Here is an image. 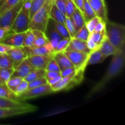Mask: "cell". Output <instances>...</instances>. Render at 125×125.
I'll list each match as a JSON object with an SVG mask.
<instances>
[{
	"label": "cell",
	"instance_id": "33",
	"mask_svg": "<svg viewBox=\"0 0 125 125\" xmlns=\"http://www.w3.org/2000/svg\"><path fill=\"white\" fill-rule=\"evenodd\" d=\"M35 40V37L31 29H28L26 31V36L24 37V41H23L22 47H28L32 48L34 46V42Z\"/></svg>",
	"mask_w": 125,
	"mask_h": 125
},
{
	"label": "cell",
	"instance_id": "36",
	"mask_svg": "<svg viewBox=\"0 0 125 125\" xmlns=\"http://www.w3.org/2000/svg\"><path fill=\"white\" fill-rule=\"evenodd\" d=\"M70 40L71 39H69V38H63L58 43L56 48L54 49V53L59 52H63L68 47Z\"/></svg>",
	"mask_w": 125,
	"mask_h": 125
},
{
	"label": "cell",
	"instance_id": "11",
	"mask_svg": "<svg viewBox=\"0 0 125 125\" xmlns=\"http://www.w3.org/2000/svg\"><path fill=\"white\" fill-rule=\"evenodd\" d=\"M26 34V32L20 33L11 32L4 37L0 41V43H3L13 47H22Z\"/></svg>",
	"mask_w": 125,
	"mask_h": 125
},
{
	"label": "cell",
	"instance_id": "1",
	"mask_svg": "<svg viewBox=\"0 0 125 125\" xmlns=\"http://www.w3.org/2000/svg\"><path fill=\"white\" fill-rule=\"evenodd\" d=\"M125 62V50L118 51L113 55L112 61L107 69V72L104 75L102 79L92 88L88 96L90 97L94 94L102 90L106 84L109 82L111 79L117 76L122 73L124 68Z\"/></svg>",
	"mask_w": 125,
	"mask_h": 125
},
{
	"label": "cell",
	"instance_id": "17",
	"mask_svg": "<svg viewBox=\"0 0 125 125\" xmlns=\"http://www.w3.org/2000/svg\"><path fill=\"white\" fill-rule=\"evenodd\" d=\"M53 58L59 67L61 72L67 68L74 67L73 63L63 52H56L53 54Z\"/></svg>",
	"mask_w": 125,
	"mask_h": 125
},
{
	"label": "cell",
	"instance_id": "6",
	"mask_svg": "<svg viewBox=\"0 0 125 125\" xmlns=\"http://www.w3.org/2000/svg\"><path fill=\"white\" fill-rule=\"evenodd\" d=\"M29 13L21 8L11 26V31L16 33L26 32L29 29Z\"/></svg>",
	"mask_w": 125,
	"mask_h": 125
},
{
	"label": "cell",
	"instance_id": "49",
	"mask_svg": "<svg viewBox=\"0 0 125 125\" xmlns=\"http://www.w3.org/2000/svg\"><path fill=\"white\" fill-rule=\"evenodd\" d=\"M11 32H12L11 31L6 30L4 28H1V27H0V41H1V40H2V39H3L4 37H5L7 34H10V33Z\"/></svg>",
	"mask_w": 125,
	"mask_h": 125
},
{
	"label": "cell",
	"instance_id": "34",
	"mask_svg": "<svg viewBox=\"0 0 125 125\" xmlns=\"http://www.w3.org/2000/svg\"><path fill=\"white\" fill-rule=\"evenodd\" d=\"M89 34H90V32H89L88 29H87L85 24L81 29H79L76 32L74 37L76 38V39L86 42L88 38H89Z\"/></svg>",
	"mask_w": 125,
	"mask_h": 125
},
{
	"label": "cell",
	"instance_id": "14",
	"mask_svg": "<svg viewBox=\"0 0 125 125\" xmlns=\"http://www.w3.org/2000/svg\"><path fill=\"white\" fill-rule=\"evenodd\" d=\"M45 33L54 49L56 48L58 43L63 39L62 35L57 32L53 25L51 24V22L50 21V20Z\"/></svg>",
	"mask_w": 125,
	"mask_h": 125
},
{
	"label": "cell",
	"instance_id": "8",
	"mask_svg": "<svg viewBox=\"0 0 125 125\" xmlns=\"http://www.w3.org/2000/svg\"><path fill=\"white\" fill-rule=\"evenodd\" d=\"M51 93H52V91L51 90V85L47 83L40 86L28 89L25 92L18 96V100L20 101H25L29 99L35 98L39 96L48 95Z\"/></svg>",
	"mask_w": 125,
	"mask_h": 125
},
{
	"label": "cell",
	"instance_id": "13",
	"mask_svg": "<svg viewBox=\"0 0 125 125\" xmlns=\"http://www.w3.org/2000/svg\"><path fill=\"white\" fill-rule=\"evenodd\" d=\"M53 57V55H34L27 57V59L35 68L46 70L48 63Z\"/></svg>",
	"mask_w": 125,
	"mask_h": 125
},
{
	"label": "cell",
	"instance_id": "22",
	"mask_svg": "<svg viewBox=\"0 0 125 125\" xmlns=\"http://www.w3.org/2000/svg\"><path fill=\"white\" fill-rule=\"evenodd\" d=\"M29 104L24 102V101L12 100L10 99L0 97V108L11 107H18V106H27Z\"/></svg>",
	"mask_w": 125,
	"mask_h": 125
},
{
	"label": "cell",
	"instance_id": "10",
	"mask_svg": "<svg viewBox=\"0 0 125 125\" xmlns=\"http://www.w3.org/2000/svg\"><path fill=\"white\" fill-rule=\"evenodd\" d=\"M96 16L100 17L104 22L109 21L107 17V9L105 1L103 0H87Z\"/></svg>",
	"mask_w": 125,
	"mask_h": 125
},
{
	"label": "cell",
	"instance_id": "44",
	"mask_svg": "<svg viewBox=\"0 0 125 125\" xmlns=\"http://www.w3.org/2000/svg\"><path fill=\"white\" fill-rule=\"evenodd\" d=\"M87 43V46L88 48L90 50V51H95V50H99L100 48L101 45H98L96 43H95V42L93 41L90 37L88 38L87 40L86 41Z\"/></svg>",
	"mask_w": 125,
	"mask_h": 125
},
{
	"label": "cell",
	"instance_id": "2",
	"mask_svg": "<svg viewBox=\"0 0 125 125\" xmlns=\"http://www.w3.org/2000/svg\"><path fill=\"white\" fill-rule=\"evenodd\" d=\"M106 34L109 41L118 50H125V27L123 24L108 21L106 23Z\"/></svg>",
	"mask_w": 125,
	"mask_h": 125
},
{
	"label": "cell",
	"instance_id": "50",
	"mask_svg": "<svg viewBox=\"0 0 125 125\" xmlns=\"http://www.w3.org/2000/svg\"><path fill=\"white\" fill-rule=\"evenodd\" d=\"M61 78H62V76H59L56 77V78H52V79H50V80H48V83L50 85H54V84H56V83H57Z\"/></svg>",
	"mask_w": 125,
	"mask_h": 125
},
{
	"label": "cell",
	"instance_id": "21",
	"mask_svg": "<svg viewBox=\"0 0 125 125\" xmlns=\"http://www.w3.org/2000/svg\"><path fill=\"white\" fill-rule=\"evenodd\" d=\"M50 17L51 19L65 25L66 16L59 9L57 6L52 2L50 12Z\"/></svg>",
	"mask_w": 125,
	"mask_h": 125
},
{
	"label": "cell",
	"instance_id": "16",
	"mask_svg": "<svg viewBox=\"0 0 125 125\" xmlns=\"http://www.w3.org/2000/svg\"><path fill=\"white\" fill-rule=\"evenodd\" d=\"M6 53L13 60L15 66L18 65L28 57L23 47H13L7 51Z\"/></svg>",
	"mask_w": 125,
	"mask_h": 125
},
{
	"label": "cell",
	"instance_id": "4",
	"mask_svg": "<svg viewBox=\"0 0 125 125\" xmlns=\"http://www.w3.org/2000/svg\"><path fill=\"white\" fill-rule=\"evenodd\" d=\"M63 52L68 57L76 70L85 71L87 67V63L89 54L76 51H63Z\"/></svg>",
	"mask_w": 125,
	"mask_h": 125
},
{
	"label": "cell",
	"instance_id": "53",
	"mask_svg": "<svg viewBox=\"0 0 125 125\" xmlns=\"http://www.w3.org/2000/svg\"><path fill=\"white\" fill-rule=\"evenodd\" d=\"M103 1H104V0H103Z\"/></svg>",
	"mask_w": 125,
	"mask_h": 125
},
{
	"label": "cell",
	"instance_id": "37",
	"mask_svg": "<svg viewBox=\"0 0 125 125\" xmlns=\"http://www.w3.org/2000/svg\"><path fill=\"white\" fill-rule=\"evenodd\" d=\"M102 20L98 17H95L94 18L91 19L90 20H89V21L86 22L85 23V26H86L87 29H88L89 32L90 33L92 32L95 30V28L96 27V26L97 25L98 23L101 21Z\"/></svg>",
	"mask_w": 125,
	"mask_h": 125
},
{
	"label": "cell",
	"instance_id": "43",
	"mask_svg": "<svg viewBox=\"0 0 125 125\" xmlns=\"http://www.w3.org/2000/svg\"><path fill=\"white\" fill-rule=\"evenodd\" d=\"M52 2L57 6V8L65 15L67 0H52Z\"/></svg>",
	"mask_w": 125,
	"mask_h": 125
},
{
	"label": "cell",
	"instance_id": "30",
	"mask_svg": "<svg viewBox=\"0 0 125 125\" xmlns=\"http://www.w3.org/2000/svg\"><path fill=\"white\" fill-rule=\"evenodd\" d=\"M89 37H90L95 43L101 45L104 40L107 37L106 34V29L101 32H92L90 33Z\"/></svg>",
	"mask_w": 125,
	"mask_h": 125
},
{
	"label": "cell",
	"instance_id": "48",
	"mask_svg": "<svg viewBox=\"0 0 125 125\" xmlns=\"http://www.w3.org/2000/svg\"><path fill=\"white\" fill-rule=\"evenodd\" d=\"M13 48V46H10V45H6V44L3 43H0V54L5 53L9 50Z\"/></svg>",
	"mask_w": 125,
	"mask_h": 125
},
{
	"label": "cell",
	"instance_id": "52",
	"mask_svg": "<svg viewBox=\"0 0 125 125\" xmlns=\"http://www.w3.org/2000/svg\"><path fill=\"white\" fill-rule=\"evenodd\" d=\"M21 1H25V0H21Z\"/></svg>",
	"mask_w": 125,
	"mask_h": 125
},
{
	"label": "cell",
	"instance_id": "24",
	"mask_svg": "<svg viewBox=\"0 0 125 125\" xmlns=\"http://www.w3.org/2000/svg\"><path fill=\"white\" fill-rule=\"evenodd\" d=\"M83 15L85 19V23L89 21L94 17H96V15L87 0H83Z\"/></svg>",
	"mask_w": 125,
	"mask_h": 125
},
{
	"label": "cell",
	"instance_id": "9",
	"mask_svg": "<svg viewBox=\"0 0 125 125\" xmlns=\"http://www.w3.org/2000/svg\"><path fill=\"white\" fill-rule=\"evenodd\" d=\"M35 68V67L29 62V61L27 59H25L13 67V72L10 78L18 77L24 79Z\"/></svg>",
	"mask_w": 125,
	"mask_h": 125
},
{
	"label": "cell",
	"instance_id": "20",
	"mask_svg": "<svg viewBox=\"0 0 125 125\" xmlns=\"http://www.w3.org/2000/svg\"><path fill=\"white\" fill-rule=\"evenodd\" d=\"M32 31L34 37H35L34 46L32 48L43 46V45H45L50 43V41H49L48 39L46 37L45 32H43L40 31L36 30V29L32 30Z\"/></svg>",
	"mask_w": 125,
	"mask_h": 125
},
{
	"label": "cell",
	"instance_id": "7",
	"mask_svg": "<svg viewBox=\"0 0 125 125\" xmlns=\"http://www.w3.org/2000/svg\"><path fill=\"white\" fill-rule=\"evenodd\" d=\"M37 109L38 107L37 106L30 104L27 106L0 108V118L31 113Z\"/></svg>",
	"mask_w": 125,
	"mask_h": 125
},
{
	"label": "cell",
	"instance_id": "3",
	"mask_svg": "<svg viewBox=\"0 0 125 125\" xmlns=\"http://www.w3.org/2000/svg\"><path fill=\"white\" fill-rule=\"evenodd\" d=\"M52 3V0H46L44 4L40 7V9L37 11L31 19L29 29H36L45 32L50 18V12Z\"/></svg>",
	"mask_w": 125,
	"mask_h": 125
},
{
	"label": "cell",
	"instance_id": "27",
	"mask_svg": "<svg viewBox=\"0 0 125 125\" xmlns=\"http://www.w3.org/2000/svg\"><path fill=\"white\" fill-rule=\"evenodd\" d=\"M21 0H0V15L12 9Z\"/></svg>",
	"mask_w": 125,
	"mask_h": 125
},
{
	"label": "cell",
	"instance_id": "47",
	"mask_svg": "<svg viewBox=\"0 0 125 125\" xmlns=\"http://www.w3.org/2000/svg\"><path fill=\"white\" fill-rule=\"evenodd\" d=\"M105 29H106V23L104 22L103 20H101L98 23L97 25L96 26L94 31L101 32L103 31V30H104Z\"/></svg>",
	"mask_w": 125,
	"mask_h": 125
},
{
	"label": "cell",
	"instance_id": "29",
	"mask_svg": "<svg viewBox=\"0 0 125 125\" xmlns=\"http://www.w3.org/2000/svg\"><path fill=\"white\" fill-rule=\"evenodd\" d=\"M50 21L51 22V24L53 25V26L54 27L55 29L57 31V32L62 35V37L71 39L69 33H68V31H67L65 26L61 24V23H59V22L56 21V20H54L51 19V18H50Z\"/></svg>",
	"mask_w": 125,
	"mask_h": 125
},
{
	"label": "cell",
	"instance_id": "38",
	"mask_svg": "<svg viewBox=\"0 0 125 125\" xmlns=\"http://www.w3.org/2000/svg\"><path fill=\"white\" fill-rule=\"evenodd\" d=\"M28 89V83L23 79L21 81V83L17 86L16 89L14 91V94H15L16 96L18 97L20 96L21 94L25 92Z\"/></svg>",
	"mask_w": 125,
	"mask_h": 125
},
{
	"label": "cell",
	"instance_id": "23",
	"mask_svg": "<svg viewBox=\"0 0 125 125\" xmlns=\"http://www.w3.org/2000/svg\"><path fill=\"white\" fill-rule=\"evenodd\" d=\"M106 57L103 55L100 50H96L90 52L89 57L87 60V66L89 65L96 64V63H102L105 60Z\"/></svg>",
	"mask_w": 125,
	"mask_h": 125
},
{
	"label": "cell",
	"instance_id": "5",
	"mask_svg": "<svg viewBox=\"0 0 125 125\" xmlns=\"http://www.w3.org/2000/svg\"><path fill=\"white\" fill-rule=\"evenodd\" d=\"M23 4V1L21 0L16 6L0 15V27L1 28H4L6 30L11 31V26L21 9Z\"/></svg>",
	"mask_w": 125,
	"mask_h": 125
},
{
	"label": "cell",
	"instance_id": "31",
	"mask_svg": "<svg viewBox=\"0 0 125 125\" xmlns=\"http://www.w3.org/2000/svg\"><path fill=\"white\" fill-rule=\"evenodd\" d=\"M46 0H31V6L29 9V20L32 18L34 14L44 4Z\"/></svg>",
	"mask_w": 125,
	"mask_h": 125
},
{
	"label": "cell",
	"instance_id": "28",
	"mask_svg": "<svg viewBox=\"0 0 125 125\" xmlns=\"http://www.w3.org/2000/svg\"><path fill=\"white\" fill-rule=\"evenodd\" d=\"M0 97L12 100H19L15 94L11 91L6 84H0Z\"/></svg>",
	"mask_w": 125,
	"mask_h": 125
},
{
	"label": "cell",
	"instance_id": "12",
	"mask_svg": "<svg viewBox=\"0 0 125 125\" xmlns=\"http://www.w3.org/2000/svg\"><path fill=\"white\" fill-rule=\"evenodd\" d=\"M23 48L28 57L34 55H53L54 54V49L50 43L39 47H24Z\"/></svg>",
	"mask_w": 125,
	"mask_h": 125
},
{
	"label": "cell",
	"instance_id": "39",
	"mask_svg": "<svg viewBox=\"0 0 125 125\" xmlns=\"http://www.w3.org/2000/svg\"><path fill=\"white\" fill-rule=\"evenodd\" d=\"M47 83V79H46L45 76L42 77V78H38V79H35V80H33L28 83V89L40 86V85H44V84H46Z\"/></svg>",
	"mask_w": 125,
	"mask_h": 125
},
{
	"label": "cell",
	"instance_id": "45",
	"mask_svg": "<svg viewBox=\"0 0 125 125\" xmlns=\"http://www.w3.org/2000/svg\"><path fill=\"white\" fill-rule=\"evenodd\" d=\"M76 72V68L74 67H70L64 69L61 72V76L62 77H67L72 75Z\"/></svg>",
	"mask_w": 125,
	"mask_h": 125
},
{
	"label": "cell",
	"instance_id": "32",
	"mask_svg": "<svg viewBox=\"0 0 125 125\" xmlns=\"http://www.w3.org/2000/svg\"><path fill=\"white\" fill-rule=\"evenodd\" d=\"M13 72V68H0V84H6L10 78Z\"/></svg>",
	"mask_w": 125,
	"mask_h": 125
},
{
	"label": "cell",
	"instance_id": "51",
	"mask_svg": "<svg viewBox=\"0 0 125 125\" xmlns=\"http://www.w3.org/2000/svg\"><path fill=\"white\" fill-rule=\"evenodd\" d=\"M75 4L83 13V0H75Z\"/></svg>",
	"mask_w": 125,
	"mask_h": 125
},
{
	"label": "cell",
	"instance_id": "25",
	"mask_svg": "<svg viewBox=\"0 0 125 125\" xmlns=\"http://www.w3.org/2000/svg\"><path fill=\"white\" fill-rule=\"evenodd\" d=\"M46 70L43 68H35L27 76L24 78V80L28 83L32 81L33 80L38 79V78H42L45 76Z\"/></svg>",
	"mask_w": 125,
	"mask_h": 125
},
{
	"label": "cell",
	"instance_id": "42",
	"mask_svg": "<svg viewBox=\"0 0 125 125\" xmlns=\"http://www.w3.org/2000/svg\"><path fill=\"white\" fill-rule=\"evenodd\" d=\"M46 72H61V70H60L59 67L57 65V62H56L54 59L52 57L49 63H48L47 67L46 68Z\"/></svg>",
	"mask_w": 125,
	"mask_h": 125
},
{
	"label": "cell",
	"instance_id": "18",
	"mask_svg": "<svg viewBox=\"0 0 125 125\" xmlns=\"http://www.w3.org/2000/svg\"><path fill=\"white\" fill-rule=\"evenodd\" d=\"M70 18L74 24L76 32L85 24V21L83 13L78 7L75 9Z\"/></svg>",
	"mask_w": 125,
	"mask_h": 125
},
{
	"label": "cell",
	"instance_id": "40",
	"mask_svg": "<svg viewBox=\"0 0 125 125\" xmlns=\"http://www.w3.org/2000/svg\"><path fill=\"white\" fill-rule=\"evenodd\" d=\"M65 26L66 28H67V31H68V33H69L71 39L74 37L76 33L75 29H74V24H73V22H72V20H71L70 18L66 17Z\"/></svg>",
	"mask_w": 125,
	"mask_h": 125
},
{
	"label": "cell",
	"instance_id": "46",
	"mask_svg": "<svg viewBox=\"0 0 125 125\" xmlns=\"http://www.w3.org/2000/svg\"><path fill=\"white\" fill-rule=\"evenodd\" d=\"M61 76V72H46L45 74V77L47 79V81L48 80L52 79V78H56V77Z\"/></svg>",
	"mask_w": 125,
	"mask_h": 125
},
{
	"label": "cell",
	"instance_id": "19",
	"mask_svg": "<svg viewBox=\"0 0 125 125\" xmlns=\"http://www.w3.org/2000/svg\"><path fill=\"white\" fill-rule=\"evenodd\" d=\"M100 51H101V53L103 54L104 56L106 58H107L108 56H111V55H114V54H115L116 52H118V51H120V50H118V49L116 48L109 41L108 39H107V37L104 40V41L101 44V46L100 48Z\"/></svg>",
	"mask_w": 125,
	"mask_h": 125
},
{
	"label": "cell",
	"instance_id": "26",
	"mask_svg": "<svg viewBox=\"0 0 125 125\" xmlns=\"http://www.w3.org/2000/svg\"><path fill=\"white\" fill-rule=\"evenodd\" d=\"M14 67V62L6 52L0 54V68H10Z\"/></svg>",
	"mask_w": 125,
	"mask_h": 125
},
{
	"label": "cell",
	"instance_id": "41",
	"mask_svg": "<svg viewBox=\"0 0 125 125\" xmlns=\"http://www.w3.org/2000/svg\"><path fill=\"white\" fill-rule=\"evenodd\" d=\"M76 7V6L73 0H67V7H66L65 13L66 17L71 18Z\"/></svg>",
	"mask_w": 125,
	"mask_h": 125
},
{
	"label": "cell",
	"instance_id": "35",
	"mask_svg": "<svg viewBox=\"0 0 125 125\" xmlns=\"http://www.w3.org/2000/svg\"><path fill=\"white\" fill-rule=\"evenodd\" d=\"M24 79L21 78H18V77H15V78H10L8 80V81L6 83V85L7 87L14 93L15 90L17 87L18 85L21 83L22 81Z\"/></svg>",
	"mask_w": 125,
	"mask_h": 125
},
{
	"label": "cell",
	"instance_id": "15",
	"mask_svg": "<svg viewBox=\"0 0 125 125\" xmlns=\"http://www.w3.org/2000/svg\"><path fill=\"white\" fill-rule=\"evenodd\" d=\"M76 51L87 54H90L91 52L87 46L86 42L76 39L74 37L71 39L68 47L64 51Z\"/></svg>",
	"mask_w": 125,
	"mask_h": 125
}]
</instances>
